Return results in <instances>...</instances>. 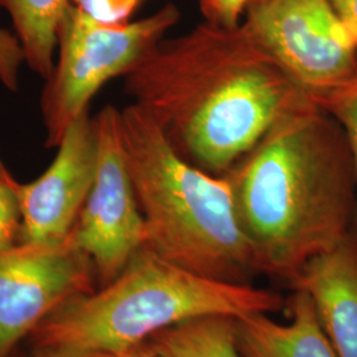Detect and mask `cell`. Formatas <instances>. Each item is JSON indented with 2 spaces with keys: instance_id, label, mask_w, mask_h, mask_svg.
<instances>
[{
  "instance_id": "21",
  "label": "cell",
  "mask_w": 357,
  "mask_h": 357,
  "mask_svg": "<svg viewBox=\"0 0 357 357\" xmlns=\"http://www.w3.org/2000/svg\"><path fill=\"white\" fill-rule=\"evenodd\" d=\"M119 357H168V355L163 349V347L151 337L150 340H146L141 344L128 349V352H125Z\"/></svg>"
},
{
  "instance_id": "19",
  "label": "cell",
  "mask_w": 357,
  "mask_h": 357,
  "mask_svg": "<svg viewBox=\"0 0 357 357\" xmlns=\"http://www.w3.org/2000/svg\"><path fill=\"white\" fill-rule=\"evenodd\" d=\"M33 357H119L102 351L82 349L68 345H38Z\"/></svg>"
},
{
  "instance_id": "12",
  "label": "cell",
  "mask_w": 357,
  "mask_h": 357,
  "mask_svg": "<svg viewBox=\"0 0 357 357\" xmlns=\"http://www.w3.org/2000/svg\"><path fill=\"white\" fill-rule=\"evenodd\" d=\"M73 4V0H0V10L13 22L24 64L43 79L51 75L59 31Z\"/></svg>"
},
{
  "instance_id": "14",
  "label": "cell",
  "mask_w": 357,
  "mask_h": 357,
  "mask_svg": "<svg viewBox=\"0 0 357 357\" xmlns=\"http://www.w3.org/2000/svg\"><path fill=\"white\" fill-rule=\"evenodd\" d=\"M20 183L0 159V252L20 243Z\"/></svg>"
},
{
  "instance_id": "1",
  "label": "cell",
  "mask_w": 357,
  "mask_h": 357,
  "mask_svg": "<svg viewBox=\"0 0 357 357\" xmlns=\"http://www.w3.org/2000/svg\"><path fill=\"white\" fill-rule=\"evenodd\" d=\"M123 78L132 103L175 151L212 175H225L280 119L311 101L243 23L203 22L165 38Z\"/></svg>"
},
{
  "instance_id": "5",
  "label": "cell",
  "mask_w": 357,
  "mask_h": 357,
  "mask_svg": "<svg viewBox=\"0 0 357 357\" xmlns=\"http://www.w3.org/2000/svg\"><path fill=\"white\" fill-rule=\"evenodd\" d=\"M180 20L174 3L134 22H105L73 4L59 31L56 60L40 97L45 146L56 149L66 130L105 84L125 77Z\"/></svg>"
},
{
  "instance_id": "10",
  "label": "cell",
  "mask_w": 357,
  "mask_h": 357,
  "mask_svg": "<svg viewBox=\"0 0 357 357\" xmlns=\"http://www.w3.org/2000/svg\"><path fill=\"white\" fill-rule=\"evenodd\" d=\"M291 282L311 298L337 357H357V240L348 234Z\"/></svg>"
},
{
  "instance_id": "20",
  "label": "cell",
  "mask_w": 357,
  "mask_h": 357,
  "mask_svg": "<svg viewBox=\"0 0 357 357\" xmlns=\"http://www.w3.org/2000/svg\"><path fill=\"white\" fill-rule=\"evenodd\" d=\"M357 47V0H330Z\"/></svg>"
},
{
  "instance_id": "4",
  "label": "cell",
  "mask_w": 357,
  "mask_h": 357,
  "mask_svg": "<svg viewBox=\"0 0 357 357\" xmlns=\"http://www.w3.org/2000/svg\"><path fill=\"white\" fill-rule=\"evenodd\" d=\"M278 294L206 278L147 248L97 293L57 307L32 332L38 345H68L121 356L156 333L204 317L234 319L281 310Z\"/></svg>"
},
{
  "instance_id": "18",
  "label": "cell",
  "mask_w": 357,
  "mask_h": 357,
  "mask_svg": "<svg viewBox=\"0 0 357 357\" xmlns=\"http://www.w3.org/2000/svg\"><path fill=\"white\" fill-rule=\"evenodd\" d=\"M139 0H81L78 7L105 22H128V17Z\"/></svg>"
},
{
  "instance_id": "9",
  "label": "cell",
  "mask_w": 357,
  "mask_h": 357,
  "mask_svg": "<svg viewBox=\"0 0 357 357\" xmlns=\"http://www.w3.org/2000/svg\"><path fill=\"white\" fill-rule=\"evenodd\" d=\"M50 167L20 183V243H64L89 195L97 167L96 119L89 112L66 130Z\"/></svg>"
},
{
  "instance_id": "2",
  "label": "cell",
  "mask_w": 357,
  "mask_h": 357,
  "mask_svg": "<svg viewBox=\"0 0 357 357\" xmlns=\"http://www.w3.org/2000/svg\"><path fill=\"white\" fill-rule=\"evenodd\" d=\"M225 176L258 271L293 281L351 234L352 153L340 125L312 101L280 119Z\"/></svg>"
},
{
  "instance_id": "15",
  "label": "cell",
  "mask_w": 357,
  "mask_h": 357,
  "mask_svg": "<svg viewBox=\"0 0 357 357\" xmlns=\"http://www.w3.org/2000/svg\"><path fill=\"white\" fill-rule=\"evenodd\" d=\"M344 131L356 174L357 208V72L354 78L321 105Z\"/></svg>"
},
{
  "instance_id": "6",
  "label": "cell",
  "mask_w": 357,
  "mask_h": 357,
  "mask_svg": "<svg viewBox=\"0 0 357 357\" xmlns=\"http://www.w3.org/2000/svg\"><path fill=\"white\" fill-rule=\"evenodd\" d=\"M243 24L319 106L356 75V44L330 0H250Z\"/></svg>"
},
{
  "instance_id": "11",
  "label": "cell",
  "mask_w": 357,
  "mask_h": 357,
  "mask_svg": "<svg viewBox=\"0 0 357 357\" xmlns=\"http://www.w3.org/2000/svg\"><path fill=\"white\" fill-rule=\"evenodd\" d=\"M295 290L289 323L274 321L264 312L236 319L243 357H337L311 298Z\"/></svg>"
},
{
  "instance_id": "17",
  "label": "cell",
  "mask_w": 357,
  "mask_h": 357,
  "mask_svg": "<svg viewBox=\"0 0 357 357\" xmlns=\"http://www.w3.org/2000/svg\"><path fill=\"white\" fill-rule=\"evenodd\" d=\"M250 0H200L204 22L221 26H237L243 22Z\"/></svg>"
},
{
  "instance_id": "7",
  "label": "cell",
  "mask_w": 357,
  "mask_h": 357,
  "mask_svg": "<svg viewBox=\"0 0 357 357\" xmlns=\"http://www.w3.org/2000/svg\"><path fill=\"white\" fill-rule=\"evenodd\" d=\"M94 119L96 175L69 238L107 284L144 248L146 227L126 162L121 110L105 106Z\"/></svg>"
},
{
  "instance_id": "13",
  "label": "cell",
  "mask_w": 357,
  "mask_h": 357,
  "mask_svg": "<svg viewBox=\"0 0 357 357\" xmlns=\"http://www.w3.org/2000/svg\"><path fill=\"white\" fill-rule=\"evenodd\" d=\"M168 357H243L236 319L204 317L169 327L153 336Z\"/></svg>"
},
{
  "instance_id": "8",
  "label": "cell",
  "mask_w": 357,
  "mask_h": 357,
  "mask_svg": "<svg viewBox=\"0 0 357 357\" xmlns=\"http://www.w3.org/2000/svg\"><path fill=\"white\" fill-rule=\"evenodd\" d=\"M94 268L70 238L0 252V357L68 299L91 293Z\"/></svg>"
},
{
  "instance_id": "3",
  "label": "cell",
  "mask_w": 357,
  "mask_h": 357,
  "mask_svg": "<svg viewBox=\"0 0 357 357\" xmlns=\"http://www.w3.org/2000/svg\"><path fill=\"white\" fill-rule=\"evenodd\" d=\"M121 131L144 220V248L206 278L246 283L258 268L227 176L181 158L134 103L121 110Z\"/></svg>"
},
{
  "instance_id": "16",
  "label": "cell",
  "mask_w": 357,
  "mask_h": 357,
  "mask_svg": "<svg viewBox=\"0 0 357 357\" xmlns=\"http://www.w3.org/2000/svg\"><path fill=\"white\" fill-rule=\"evenodd\" d=\"M24 56L13 32L0 26V84L8 91H17Z\"/></svg>"
}]
</instances>
